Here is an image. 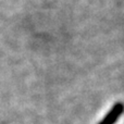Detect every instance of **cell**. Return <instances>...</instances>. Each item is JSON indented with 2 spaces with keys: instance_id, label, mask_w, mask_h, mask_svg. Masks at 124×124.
Returning <instances> with one entry per match:
<instances>
[{
  "instance_id": "cell-1",
  "label": "cell",
  "mask_w": 124,
  "mask_h": 124,
  "mask_svg": "<svg viewBox=\"0 0 124 124\" xmlns=\"http://www.w3.org/2000/svg\"><path fill=\"white\" fill-rule=\"evenodd\" d=\"M123 112H124V103L119 101L111 108V110L106 114V116L98 124H114L119 120V118L123 114Z\"/></svg>"
}]
</instances>
